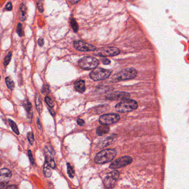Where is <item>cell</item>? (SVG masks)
<instances>
[{
  "label": "cell",
  "instance_id": "cell-11",
  "mask_svg": "<svg viewBox=\"0 0 189 189\" xmlns=\"http://www.w3.org/2000/svg\"><path fill=\"white\" fill-rule=\"evenodd\" d=\"M130 95L129 93L125 91H114L106 96V98L109 100H124L129 99Z\"/></svg>",
  "mask_w": 189,
  "mask_h": 189
},
{
  "label": "cell",
  "instance_id": "cell-34",
  "mask_svg": "<svg viewBox=\"0 0 189 189\" xmlns=\"http://www.w3.org/2000/svg\"><path fill=\"white\" fill-rule=\"evenodd\" d=\"M102 62L105 65H108V64H109L110 63V60H108V58H104L103 60H102Z\"/></svg>",
  "mask_w": 189,
  "mask_h": 189
},
{
  "label": "cell",
  "instance_id": "cell-17",
  "mask_svg": "<svg viewBox=\"0 0 189 189\" xmlns=\"http://www.w3.org/2000/svg\"><path fill=\"white\" fill-rule=\"evenodd\" d=\"M35 104L37 111L39 112V114H41L42 112V108H43L41 98H40V96L37 93L36 94Z\"/></svg>",
  "mask_w": 189,
  "mask_h": 189
},
{
  "label": "cell",
  "instance_id": "cell-25",
  "mask_svg": "<svg viewBox=\"0 0 189 189\" xmlns=\"http://www.w3.org/2000/svg\"><path fill=\"white\" fill-rule=\"evenodd\" d=\"M11 57H12L11 53H8V54L5 58V60H4V65L5 66H7L8 64V63H10L11 60Z\"/></svg>",
  "mask_w": 189,
  "mask_h": 189
},
{
  "label": "cell",
  "instance_id": "cell-32",
  "mask_svg": "<svg viewBox=\"0 0 189 189\" xmlns=\"http://www.w3.org/2000/svg\"><path fill=\"white\" fill-rule=\"evenodd\" d=\"M8 181H5V180H0V189H2L5 187V186L7 184Z\"/></svg>",
  "mask_w": 189,
  "mask_h": 189
},
{
  "label": "cell",
  "instance_id": "cell-19",
  "mask_svg": "<svg viewBox=\"0 0 189 189\" xmlns=\"http://www.w3.org/2000/svg\"><path fill=\"white\" fill-rule=\"evenodd\" d=\"M43 173L44 175L47 178H49L52 175V169L45 162L43 167Z\"/></svg>",
  "mask_w": 189,
  "mask_h": 189
},
{
  "label": "cell",
  "instance_id": "cell-38",
  "mask_svg": "<svg viewBox=\"0 0 189 189\" xmlns=\"http://www.w3.org/2000/svg\"><path fill=\"white\" fill-rule=\"evenodd\" d=\"M37 126H38L39 129H41L42 126H41V122H40V120H39V118H38L37 120Z\"/></svg>",
  "mask_w": 189,
  "mask_h": 189
},
{
  "label": "cell",
  "instance_id": "cell-7",
  "mask_svg": "<svg viewBox=\"0 0 189 189\" xmlns=\"http://www.w3.org/2000/svg\"><path fill=\"white\" fill-rule=\"evenodd\" d=\"M120 118L118 114L111 113L102 115L99 117V122L102 125H108L118 122Z\"/></svg>",
  "mask_w": 189,
  "mask_h": 189
},
{
  "label": "cell",
  "instance_id": "cell-26",
  "mask_svg": "<svg viewBox=\"0 0 189 189\" xmlns=\"http://www.w3.org/2000/svg\"><path fill=\"white\" fill-rule=\"evenodd\" d=\"M27 138H28V141L29 142V143L31 144V145L33 144L34 141H35V139H34V136H33V134L32 132H28L27 133Z\"/></svg>",
  "mask_w": 189,
  "mask_h": 189
},
{
  "label": "cell",
  "instance_id": "cell-39",
  "mask_svg": "<svg viewBox=\"0 0 189 189\" xmlns=\"http://www.w3.org/2000/svg\"><path fill=\"white\" fill-rule=\"evenodd\" d=\"M79 1H70V2L72 4H76V3H78Z\"/></svg>",
  "mask_w": 189,
  "mask_h": 189
},
{
  "label": "cell",
  "instance_id": "cell-20",
  "mask_svg": "<svg viewBox=\"0 0 189 189\" xmlns=\"http://www.w3.org/2000/svg\"><path fill=\"white\" fill-rule=\"evenodd\" d=\"M12 176V172L7 169H2L0 170V176H5L6 178H10Z\"/></svg>",
  "mask_w": 189,
  "mask_h": 189
},
{
  "label": "cell",
  "instance_id": "cell-33",
  "mask_svg": "<svg viewBox=\"0 0 189 189\" xmlns=\"http://www.w3.org/2000/svg\"><path fill=\"white\" fill-rule=\"evenodd\" d=\"M77 124L80 125V126H83L84 124V121L82 119H77Z\"/></svg>",
  "mask_w": 189,
  "mask_h": 189
},
{
  "label": "cell",
  "instance_id": "cell-6",
  "mask_svg": "<svg viewBox=\"0 0 189 189\" xmlns=\"http://www.w3.org/2000/svg\"><path fill=\"white\" fill-rule=\"evenodd\" d=\"M117 81H125L132 79L137 77V72L133 68H128L121 70L115 75Z\"/></svg>",
  "mask_w": 189,
  "mask_h": 189
},
{
  "label": "cell",
  "instance_id": "cell-1",
  "mask_svg": "<svg viewBox=\"0 0 189 189\" xmlns=\"http://www.w3.org/2000/svg\"><path fill=\"white\" fill-rule=\"evenodd\" d=\"M116 155V151L113 149H105L97 154L94 161L98 164H103L112 161Z\"/></svg>",
  "mask_w": 189,
  "mask_h": 189
},
{
  "label": "cell",
  "instance_id": "cell-27",
  "mask_svg": "<svg viewBox=\"0 0 189 189\" xmlns=\"http://www.w3.org/2000/svg\"><path fill=\"white\" fill-rule=\"evenodd\" d=\"M45 102H46L47 104L51 108H53L54 107V103L53 102L52 100L48 97H46L45 98Z\"/></svg>",
  "mask_w": 189,
  "mask_h": 189
},
{
  "label": "cell",
  "instance_id": "cell-35",
  "mask_svg": "<svg viewBox=\"0 0 189 189\" xmlns=\"http://www.w3.org/2000/svg\"><path fill=\"white\" fill-rule=\"evenodd\" d=\"M6 8L7 9V10H12V4H11V2L8 3V4H7V5H6Z\"/></svg>",
  "mask_w": 189,
  "mask_h": 189
},
{
  "label": "cell",
  "instance_id": "cell-9",
  "mask_svg": "<svg viewBox=\"0 0 189 189\" xmlns=\"http://www.w3.org/2000/svg\"><path fill=\"white\" fill-rule=\"evenodd\" d=\"M132 161L133 159L132 157L129 156H123L113 161L111 164L110 165V168L112 169H116L124 167L126 165L131 164Z\"/></svg>",
  "mask_w": 189,
  "mask_h": 189
},
{
  "label": "cell",
  "instance_id": "cell-14",
  "mask_svg": "<svg viewBox=\"0 0 189 189\" xmlns=\"http://www.w3.org/2000/svg\"><path fill=\"white\" fill-rule=\"evenodd\" d=\"M74 88L77 91L80 93H84L85 91V85L84 80L78 81L74 84Z\"/></svg>",
  "mask_w": 189,
  "mask_h": 189
},
{
  "label": "cell",
  "instance_id": "cell-36",
  "mask_svg": "<svg viewBox=\"0 0 189 189\" xmlns=\"http://www.w3.org/2000/svg\"><path fill=\"white\" fill-rule=\"evenodd\" d=\"M5 189H18L16 186L12 185L8 186Z\"/></svg>",
  "mask_w": 189,
  "mask_h": 189
},
{
  "label": "cell",
  "instance_id": "cell-28",
  "mask_svg": "<svg viewBox=\"0 0 189 189\" xmlns=\"http://www.w3.org/2000/svg\"><path fill=\"white\" fill-rule=\"evenodd\" d=\"M42 93L43 94H48L49 93L50 90H49V86L48 85H45L42 89Z\"/></svg>",
  "mask_w": 189,
  "mask_h": 189
},
{
  "label": "cell",
  "instance_id": "cell-16",
  "mask_svg": "<svg viewBox=\"0 0 189 189\" xmlns=\"http://www.w3.org/2000/svg\"><path fill=\"white\" fill-rule=\"evenodd\" d=\"M109 131V128L107 125H102L99 126L97 129V134L99 136L104 135L108 133Z\"/></svg>",
  "mask_w": 189,
  "mask_h": 189
},
{
  "label": "cell",
  "instance_id": "cell-37",
  "mask_svg": "<svg viewBox=\"0 0 189 189\" xmlns=\"http://www.w3.org/2000/svg\"><path fill=\"white\" fill-rule=\"evenodd\" d=\"M38 43H39V46H43V44H44V40H43V39H42V38L39 39Z\"/></svg>",
  "mask_w": 189,
  "mask_h": 189
},
{
  "label": "cell",
  "instance_id": "cell-13",
  "mask_svg": "<svg viewBox=\"0 0 189 189\" xmlns=\"http://www.w3.org/2000/svg\"><path fill=\"white\" fill-rule=\"evenodd\" d=\"M18 16L21 21H25L27 17V8L23 4H21L19 9Z\"/></svg>",
  "mask_w": 189,
  "mask_h": 189
},
{
  "label": "cell",
  "instance_id": "cell-24",
  "mask_svg": "<svg viewBox=\"0 0 189 189\" xmlns=\"http://www.w3.org/2000/svg\"><path fill=\"white\" fill-rule=\"evenodd\" d=\"M71 26H72V27L73 28L74 31L75 32H77L78 30V25L77 23V22L76 21L75 19L72 18V20H71Z\"/></svg>",
  "mask_w": 189,
  "mask_h": 189
},
{
  "label": "cell",
  "instance_id": "cell-30",
  "mask_svg": "<svg viewBox=\"0 0 189 189\" xmlns=\"http://www.w3.org/2000/svg\"><path fill=\"white\" fill-rule=\"evenodd\" d=\"M37 7L39 8V11L40 12H43V4L41 1H38L37 2Z\"/></svg>",
  "mask_w": 189,
  "mask_h": 189
},
{
  "label": "cell",
  "instance_id": "cell-12",
  "mask_svg": "<svg viewBox=\"0 0 189 189\" xmlns=\"http://www.w3.org/2000/svg\"><path fill=\"white\" fill-rule=\"evenodd\" d=\"M45 154L46 156V162L47 164L52 169H54L56 166L53 155L49 151V149L46 147L45 148Z\"/></svg>",
  "mask_w": 189,
  "mask_h": 189
},
{
  "label": "cell",
  "instance_id": "cell-10",
  "mask_svg": "<svg viewBox=\"0 0 189 189\" xmlns=\"http://www.w3.org/2000/svg\"><path fill=\"white\" fill-rule=\"evenodd\" d=\"M74 47L77 50L82 52L94 51L97 49L96 47L94 46L82 41H78L74 42Z\"/></svg>",
  "mask_w": 189,
  "mask_h": 189
},
{
  "label": "cell",
  "instance_id": "cell-15",
  "mask_svg": "<svg viewBox=\"0 0 189 189\" xmlns=\"http://www.w3.org/2000/svg\"><path fill=\"white\" fill-rule=\"evenodd\" d=\"M23 106H24L25 109L26 110V111L27 112V115H28L27 116H28V119L31 120L32 119V116H33L31 104L30 103V102H29L28 101H25L24 102Z\"/></svg>",
  "mask_w": 189,
  "mask_h": 189
},
{
  "label": "cell",
  "instance_id": "cell-5",
  "mask_svg": "<svg viewBox=\"0 0 189 189\" xmlns=\"http://www.w3.org/2000/svg\"><path fill=\"white\" fill-rule=\"evenodd\" d=\"M119 174V172L117 170H114L108 173L103 180L104 187L107 189H113L116 186Z\"/></svg>",
  "mask_w": 189,
  "mask_h": 189
},
{
  "label": "cell",
  "instance_id": "cell-40",
  "mask_svg": "<svg viewBox=\"0 0 189 189\" xmlns=\"http://www.w3.org/2000/svg\"><path fill=\"white\" fill-rule=\"evenodd\" d=\"M0 79H1V76H0Z\"/></svg>",
  "mask_w": 189,
  "mask_h": 189
},
{
  "label": "cell",
  "instance_id": "cell-4",
  "mask_svg": "<svg viewBox=\"0 0 189 189\" xmlns=\"http://www.w3.org/2000/svg\"><path fill=\"white\" fill-rule=\"evenodd\" d=\"M112 73V70L102 68H96L89 74V77L94 81H101L108 78Z\"/></svg>",
  "mask_w": 189,
  "mask_h": 189
},
{
  "label": "cell",
  "instance_id": "cell-21",
  "mask_svg": "<svg viewBox=\"0 0 189 189\" xmlns=\"http://www.w3.org/2000/svg\"><path fill=\"white\" fill-rule=\"evenodd\" d=\"M8 122H9V124H10V125L12 129L13 130V131H14V133H16L17 135H19L20 133H19L18 129L17 126L16 124L14 123V122L13 120H12L11 119H8Z\"/></svg>",
  "mask_w": 189,
  "mask_h": 189
},
{
  "label": "cell",
  "instance_id": "cell-3",
  "mask_svg": "<svg viewBox=\"0 0 189 189\" xmlns=\"http://www.w3.org/2000/svg\"><path fill=\"white\" fill-rule=\"evenodd\" d=\"M99 64V61L97 58L92 57H85L78 61V65L81 68L85 70H90L97 68Z\"/></svg>",
  "mask_w": 189,
  "mask_h": 189
},
{
  "label": "cell",
  "instance_id": "cell-18",
  "mask_svg": "<svg viewBox=\"0 0 189 189\" xmlns=\"http://www.w3.org/2000/svg\"><path fill=\"white\" fill-rule=\"evenodd\" d=\"M116 139V135H112V136H110V137H108L107 138H106L105 139H104V140L103 141V143L101 144V145H102L103 147H107L109 145H110L113 142H114Z\"/></svg>",
  "mask_w": 189,
  "mask_h": 189
},
{
  "label": "cell",
  "instance_id": "cell-23",
  "mask_svg": "<svg viewBox=\"0 0 189 189\" xmlns=\"http://www.w3.org/2000/svg\"><path fill=\"white\" fill-rule=\"evenodd\" d=\"M67 172L68 174L69 175V176L72 178H73L74 176V171L73 169L70 166V165L69 163H67Z\"/></svg>",
  "mask_w": 189,
  "mask_h": 189
},
{
  "label": "cell",
  "instance_id": "cell-31",
  "mask_svg": "<svg viewBox=\"0 0 189 189\" xmlns=\"http://www.w3.org/2000/svg\"><path fill=\"white\" fill-rule=\"evenodd\" d=\"M28 157H29V160L31 161V163L32 164H34V159H33V156H32L31 151L30 150H29L28 151Z\"/></svg>",
  "mask_w": 189,
  "mask_h": 189
},
{
  "label": "cell",
  "instance_id": "cell-2",
  "mask_svg": "<svg viewBox=\"0 0 189 189\" xmlns=\"http://www.w3.org/2000/svg\"><path fill=\"white\" fill-rule=\"evenodd\" d=\"M138 105L136 101L133 99H126L122 100L116 105V110L118 112L126 113L133 111L138 108Z\"/></svg>",
  "mask_w": 189,
  "mask_h": 189
},
{
  "label": "cell",
  "instance_id": "cell-8",
  "mask_svg": "<svg viewBox=\"0 0 189 189\" xmlns=\"http://www.w3.org/2000/svg\"><path fill=\"white\" fill-rule=\"evenodd\" d=\"M120 53V50L114 47H107L102 48L96 51L95 55L101 57L116 56Z\"/></svg>",
  "mask_w": 189,
  "mask_h": 189
},
{
  "label": "cell",
  "instance_id": "cell-29",
  "mask_svg": "<svg viewBox=\"0 0 189 189\" xmlns=\"http://www.w3.org/2000/svg\"><path fill=\"white\" fill-rule=\"evenodd\" d=\"M17 32L18 35L20 36V37L23 36L24 33L22 30V25L21 23H18L17 25Z\"/></svg>",
  "mask_w": 189,
  "mask_h": 189
},
{
  "label": "cell",
  "instance_id": "cell-22",
  "mask_svg": "<svg viewBox=\"0 0 189 189\" xmlns=\"http://www.w3.org/2000/svg\"><path fill=\"white\" fill-rule=\"evenodd\" d=\"M6 83L7 84V87L8 88L11 90H12L14 88V82L10 77H7L6 78Z\"/></svg>",
  "mask_w": 189,
  "mask_h": 189
}]
</instances>
